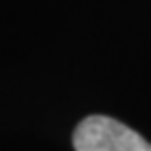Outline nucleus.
I'll list each match as a JSON object with an SVG mask.
<instances>
[{
  "label": "nucleus",
  "mask_w": 151,
  "mask_h": 151,
  "mask_svg": "<svg viewBox=\"0 0 151 151\" xmlns=\"http://www.w3.org/2000/svg\"><path fill=\"white\" fill-rule=\"evenodd\" d=\"M76 151H151L137 130L107 116H88L73 130Z\"/></svg>",
  "instance_id": "obj_1"
}]
</instances>
